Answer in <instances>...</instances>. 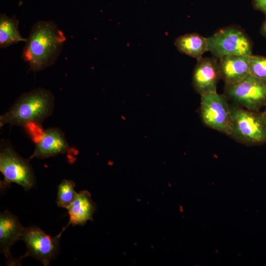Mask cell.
I'll use <instances>...</instances> for the list:
<instances>
[{"mask_svg": "<svg viewBox=\"0 0 266 266\" xmlns=\"http://www.w3.org/2000/svg\"><path fill=\"white\" fill-rule=\"evenodd\" d=\"M26 38L21 57L35 72L54 64L66 40L63 31L51 21L36 22Z\"/></svg>", "mask_w": 266, "mask_h": 266, "instance_id": "obj_1", "label": "cell"}, {"mask_svg": "<svg viewBox=\"0 0 266 266\" xmlns=\"http://www.w3.org/2000/svg\"><path fill=\"white\" fill-rule=\"evenodd\" d=\"M55 98L52 93L38 88L24 93L0 116V127L5 124L24 127L31 123L41 124L53 112Z\"/></svg>", "mask_w": 266, "mask_h": 266, "instance_id": "obj_2", "label": "cell"}, {"mask_svg": "<svg viewBox=\"0 0 266 266\" xmlns=\"http://www.w3.org/2000/svg\"><path fill=\"white\" fill-rule=\"evenodd\" d=\"M227 135L247 146L266 143V115L231 104Z\"/></svg>", "mask_w": 266, "mask_h": 266, "instance_id": "obj_3", "label": "cell"}, {"mask_svg": "<svg viewBox=\"0 0 266 266\" xmlns=\"http://www.w3.org/2000/svg\"><path fill=\"white\" fill-rule=\"evenodd\" d=\"M0 146V171L4 176L0 190L9 187L11 183L21 186L25 191L30 190L35 180L29 159L20 156L8 140L2 139Z\"/></svg>", "mask_w": 266, "mask_h": 266, "instance_id": "obj_4", "label": "cell"}, {"mask_svg": "<svg viewBox=\"0 0 266 266\" xmlns=\"http://www.w3.org/2000/svg\"><path fill=\"white\" fill-rule=\"evenodd\" d=\"M224 95L234 105L259 111L266 106V80L249 74L236 83L225 85Z\"/></svg>", "mask_w": 266, "mask_h": 266, "instance_id": "obj_5", "label": "cell"}, {"mask_svg": "<svg viewBox=\"0 0 266 266\" xmlns=\"http://www.w3.org/2000/svg\"><path fill=\"white\" fill-rule=\"evenodd\" d=\"M207 39L208 51L217 59L228 55H252V42L246 33L238 27L221 28Z\"/></svg>", "mask_w": 266, "mask_h": 266, "instance_id": "obj_6", "label": "cell"}, {"mask_svg": "<svg viewBox=\"0 0 266 266\" xmlns=\"http://www.w3.org/2000/svg\"><path fill=\"white\" fill-rule=\"evenodd\" d=\"M60 237L59 234L55 236L48 235L35 226L25 228L21 240L24 241L27 251L20 259L22 260L25 257H32L44 266H49L57 253Z\"/></svg>", "mask_w": 266, "mask_h": 266, "instance_id": "obj_7", "label": "cell"}, {"mask_svg": "<svg viewBox=\"0 0 266 266\" xmlns=\"http://www.w3.org/2000/svg\"><path fill=\"white\" fill-rule=\"evenodd\" d=\"M200 115L207 127L227 134L231 103L223 95L217 92L201 96Z\"/></svg>", "mask_w": 266, "mask_h": 266, "instance_id": "obj_8", "label": "cell"}, {"mask_svg": "<svg viewBox=\"0 0 266 266\" xmlns=\"http://www.w3.org/2000/svg\"><path fill=\"white\" fill-rule=\"evenodd\" d=\"M221 78L219 62L216 58L201 57L197 60L192 75V85L201 96L217 92Z\"/></svg>", "mask_w": 266, "mask_h": 266, "instance_id": "obj_9", "label": "cell"}, {"mask_svg": "<svg viewBox=\"0 0 266 266\" xmlns=\"http://www.w3.org/2000/svg\"><path fill=\"white\" fill-rule=\"evenodd\" d=\"M24 227L18 218L10 211L5 210L0 215V248L6 260L7 266H20L21 260L12 257L10 248L14 243L21 240Z\"/></svg>", "mask_w": 266, "mask_h": 266, "instance_id": "obj_10", "label": "cell"}, {"mask_svg": "<svg viewBox=\"0 0 266 266\" xmlns=\"http://www.w3.org/2000/svg\"><path fill=\"white\" fill-rule=\"evenodd\" d=\"M69 149L64 133L58 128H50L44 130L41 138L35 143L34 151L29 159L49 158L65 153Z\"/></svg>", "mask_w": 266, "mask_h": 266, "instance_id": "obj_11", "label": "cell"}, {"mask_svg": "<svg viewBox=\"0 0 266 266\" xmlns=\"http://www.w3.org/2000/svg\"><path fill=\"white\" fill-rule=\"evenodd\" d=\"M249 57L228 55L219 59L221 78L225 85L236 83L249 74Z\"/></svg>", "mask_w": 266, "mask_h": 266, "instance_id": "obj_12", "label": "cell"}, {"mask_svg": "<svg viewBox=\"0 0 266 266\" xmlns=\"http://www.w3.org/2000/svg\"><path fill=\"white\" fill-rule=\"evenodd\" d=\"M96 204L91 199L90 193L84 190L78 193L76 198L67 207L69 222L59 234L61 236L64 231L70 225H83L88 221L93 220V215Z\"/></svg>", "mask_w": 266, "mask_h": 266, "instance_id": "obj_13", "label": "cell"}, {"mask_svg": "<svg viewBox=\"0 0 266 266\" xmlns=\"http://www.w3.org/2000/svg\"><path fill=\"white\" fill-rule=\"evenodd\" d=\"M174 45L180 53L197 60L208 51L207 37L198 33H187L178 36L174 41Z\"/></svg>", "mask_w": 266, "mask_h": 266, "instance_id": "obj_14", "label": "cell"}, {"mask_svg": "<svg viewBox=\"0 0 266 266\" xmlns=\"http://www.w3.org/2000/svg\"><path fill=\"white\" fill-rule=\"evenodd\" d=\"M19 21L4 14L0 15V48L7 47L26 39L21 35L18 29Z\"/></svg>", "mask_w": 266, "mask_h": 266, "instance_id": "obj_15", "label": "cell"}, {"mask_svg": "<svg viewBox=\"0 0 266 266\" xmlns=\"http://www.w3.org/2000/svg\"><path fill=\"white\" fill-rule=\"evenodd\" d=\"M75 183L67 179L63 180L58 186L57 204L66 209L76 198L78 193L74 190Z\"/></svg>", "mask_w": 266, "mask_h": 266, "instance_id": "obj_16", "label": "cell"}, {"mask_svg": "<svg viewBox=\"0 0 266 266\" xmlns=\"http://www.w3.org/2000/svg\"><path fill=\"white\" fill-rule=\"evenodd\" d=\"M249 74L266 80V57L252 54L250 56Z\"/></svg>", "mask_w": 266, "mask_h": 266, "instance_id": "obj_17", "label": "cell"}, {"mask_svg": "<svg viewBox=\"0 0 266 266\" xmlns=\"http://www.w3.org/2000/svg\"><path fill=\"white\" fill-rule=\"evenodd\" d=\"M254 8L266 14V0H253Z\"/></svg>", "mask_w": 266, "mask_h": 266, "instance_id": "obj_18", "label": "cell"}, {"mask_svg": "<svg viewBox=\"0 0 266 266\" xmlns=\"http://www.w3.org/2000/svg\"><path fill=\"white\" fill-rule=\"evenodd\" d=\"M265 20L263 22V24L261 28L260 33L261 34L264 36L266 37V14Z\"/></svg>", "mask_w": 266, "mask_h": 266, "instance_id": "obj_19", "label": "cell"}, {"mask_svg": "<svg viewBox=\"0 0 266 266\" xmlns=\"http://www.w3.org/2000/svg\"><path fill=\"white\" fill-rule=\"evenodd\" d=\"M264 112V113L266 115V108L265 111Z\"/></svg>", "mask_w": 266, "mask_h": 266, "instance_id": "obj_20", "label": "cell"}]
</instances>
